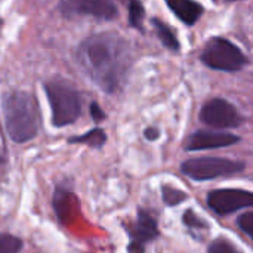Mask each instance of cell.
<instances>
[{
	"label": "cell",
	"mask_w": 253,
	"mask_h": 253,
	"mask_svg": "<svg viewBox=\"0 0 253 253\" xmlns=\"http://www.w3.org/2000/svg\"><path fill=\"white\" fill-rule=\"evenodd\" d=\"M144 138L147 139V141H157L159 138H160V130L157 129V127H153V126H150V127H147L145 130H144Z\"/></svg>",
	"instance_id": "cell-21"
},
{
	"label": "cell",
	"mask_w": 253,
	"mask_h": 253,
	"mask_svg": "<svg viewBox=\"0 0 253 253\" xmlns=\"http://www.w3.org/2000/svg\"><path fill=\"white\" fill-rule=\"evenodd\" d=\"M77 58L87 76L107 93L122 87L132 62L126 40L116 33L87 37L80 44Z\"/></svg>",
	"instance_id": "cell-1"
},
{
	"label": "cell",
	"mask_w": 253,
	"mask_h": 253,
	"mask_svg": "<svg viewBox=\"0 0 253 253\" xmlns=\"http://www.w3.org/2000/svg\"><path fill=\"white\" fill-rule=\"evenodd\" d=\"M170 10L187 25H193L203 15V6L194 0H165Z\"/></svg>",
	"instance_id": "cell-11"
},
{
	"label": "cell",
	"mask_w": 253,
	"mask_h": 253,
	"mask_svg": "<svg viewBox=\"0 0 253 253\" xmlns=\"http://www.w3.org/2000/svg\"><path fill=\"white\" fill-rule=\"evenodd\" d=\"M202 61L208 67L219 71H239L248 64L245 53L234 43L221 37L208 42L202 52Z\"/></svg>",
	"instance_id": "cell-5"
},
{
	"label": "cell",
	"mask_w": 253,
	"mask_h": 253,
	"mask_svg": "<svg viewBox=\"0 0 253 253\" xmlns=\"http://www.w3.org/2000/svg\"><path fill=\"white\" fill-rule=\"evenodd\" d=\"M246 163L225 157H197L188 159L181 165V172L193 181H211L243 172Z\"/></svg>",
	"instance_id": "cell-4"
},
{
	"label": "cell",
	"mask_w": 253,
	"mask_h": 253,
	"mask_svg": "<svg viewBox=\"0 0 253 253\" xmlns=\"http://www.w3.org/2000/svg\"><path fill=\"white\" fill-rule=\"evenodd\" d=\"M59 7L65 16L87 15L99 19H114L119 15L113 0H61Z\"/></svg>",
	"instance_id": "cell-9"
},
{
	"label": "cell",
	"mask_w": 253,
	"mask_h": 253,
	"mask_svg": "<svg viewBox=\"0 0 253 253\" xmlns=\"http://www.w3.org/2000/svg\"><path fill=\"white\" fill-rule=\"evenodd\" d=\"M209 253H242L237 248L236 245L225 239V237H218L215 239L211 245H209V249H208Z\"/></svg>",
	"instance_id": "cell-17"
},
{
	"label": "cell",
	"mask_w": 253,
	"mask_h": 253,
	"mask_svg": "<svg viewBox=\"0 0 253 253\" xmlns=\"http://www.w3.org/2000/svg\"><path fill=\"white\" fill-rule=\"evenodd\" d=\"M144 19V6L139 0H130L129 3V22L135 28H141V22Z\"/></svg>",
	"instance_id": "cell-18"
},
{
	"label": "cell",
	"mask_w": 253,
	"mask_h": 253,
	"mask_svg": "<svg viewBox=\"0 0 253 253\" xmlns=\"http://www.w3.org/2000/svg\"><path fill=\"white\" fill-rule=\"evenodd\" d=\"M153 25L157 31V36L159 39L162 40V43L168 47V49H172V50H178L179 49V42L173 33V30L170 27H168L163 21L160 19H153Z\"/></svg>",
	"instance_id": "cell-13"
},
{
	"label": "cell",
	"mask_w": 253,
	"mask_h": 253,
	"mask_svg": "<svg viewBox=\"0 0 253 253\" xmlns=\"http://www.w3.org/2000/svg\"><path fill=\"white\" fill-rule=\"evenodd\" d=\"M3 119L9 138L16 144L34 139L40 127V111L34 96L28 92L15 90L3 96Z\"/></svg>",
	"instance_id": "cell-2"
},
{
	"label": "cell",
	"mask_w": 253,
	"mask_h": 253,
	"mask_svg": "<svg viewBox=\"0 0 253 253\" xmlns=\"http://www.w3.org/2000/svg\"><path fill=\"white\" fill-rule=\"evenodd\" d=\"M237 225L239 228L249 237L253 239V212L252 211H248L245 213H242L239 218H237Z\"/></svg>",
	"instance_id": "cell-19"
},
{
	"label": "cell",
	"mask_w": 253,
	"mask_h": 253,
	"mask_svg": "<svg viewBox=\"0 0 253 253\" xmlns=\"http://www.w3.org/2000/svg\"><path fill=\"white\" fill-rule=\"evenodd\" d=\"M208 206L218 215L227 216L237 211L252 208L253 194L240 188H219L208 194Z\"/></svg>",
	"instance_id": "cell-7"
},
{
	"label": "cell",
	"mask_w": 253,
	"mask_h": 253,
	"mask_svg": "<svg viewBox=\"0 0 253 253\" xmlns=\"http://www.w3.org/2000/svg\"><path fill=\"white\" fill-rule=\"evenodd\" d=\"M46 96L52 111L55 127L73 125L82 114V99L76 89L61 82H49L44 86Z\"/></svg>",
	"instance_id": "cell-3"
},
{
	"label": "cell",
	"mask_w": 253,
	"mask_h": 253,
	"mask_svg": "<svg viewBox=\"0 0 253 253\" xmlns=\"http://www.w3.org/2000/svg\"><path fill=\"white\" fill-rule=\"evenodd\" d=\"M3 163V157H1V154H0V165Z\"/></svg>",
	"instance_id": "cell-22"
},
{
	"label": "cell",
	"mask_w": 253,
	"mask_h": 253,
	"mask_svg": "<svg viewBox=\"0 0 253 253\" xmlns=\"http://www.w3.org/2000/svg\"><path fill=\"white\" fill-rule=\"evenodd\" d=\"M24 248V243L19 237L0 233V253H19Z\"/></svg>",
	"instance_id": "cell-15"
},
{
	"label": "cell",
	"mask_w": 253,
	"mask_h": 253,
	"mask_svg": "<svg viewBox=\"0 0 253 253\" xmlns=\"http://www.w3.org/2000/svg\"><path fill=\"white\" fill-rule=\"evenodd\" d=\"M129 234V253H144L145 246L160 237L159 225L156 218L148 211L138 209L136 221L127 228Z\"/></svg>",
	"instance_id": "cell-8"
},
{
	"label": "cell",
	"mask_w": 253,
	"mask_h": 253,
	"mask_svg": "<svg viewBox=\"0 0 253 253\" xmlns=\"http://www.w3.org/2000/svg\"><path fill=\"white\" fill-rule=\"evenodd\" d=\"M182 222L187 228L190 230H197V231H205L209 228L208 222H205L194 211L191 209H187L182 215Z\"/></svg>",
	"instance_id": "cell-16"
},
{
	"label": "cell",
	"mask_w": 253,
	"mask_h": 253,
	"mask_svg": "<svg viewBox=\"0 0 253 253\" xmlns=\"http://www.w3.org/2000/svg\"><path fill=\"white\" fill-rule=\"evenodd\" d=\"M105 142H107V135H105V130L101 127L90 129L89 132H86L83 135L71 136L68 139V144H83L90 148H102Z\"/></svg>",
	"instance_id": "cell-12"
},
{
	"label": "cell",
	"mask_w": 253,
	"mask_h": 253,
	"mask_svg": "<svg viewBox=\"0 0 253 253\" xmlns=\"http://www.w3.org/2000/svg\"><path fill=\"white\" fill-rule=\"evenodd\" d=\"M200 120L213 129H234L243 123V117L237 108L222 98L208 101L200 111Z\"/></svg>",
	"instance_id": "cell-6"
},
{
	"label": "cell",
	"mask_w": 253,
	"mask_h": 253,
	"mask_svg": "<svg viewBox=\"0 0 253 253\" xmlns=\"http://www.w3.org/2000/svg\"><path fill=\"white\" fill-rule=\"evenodd\" d=\"M240 142V136L230 132L221 130H197L188 136L185 142L187 151H203V150H216L231 147Z\"/></svg>",
	"instance_id": "cell-10"
},
{
	"label": "cell",
	"mask_w": 253,
	"mask_h": 253,
	"mask_svg": "<svg viewBox=\"0 0 253 253\" xmlns=\"http://www.w3.org/2000/svg\"><path fill=\"white\" fill-rule=\"evenodd\" d=\"M90 117L93 119V122L95 123H101V122H104L105 120V113H104V110L99 107V104H96V102H92L90 104Z\"/></svg>",
	"instance_id": "cell-20"
},
{
	"label": "cell",
	"mask_w": 253,
	"mask_h": 253,
	"mask_svg": "<svg viewBox=\"0 0 253 253\" xmlns=\"http://www.w3.org/2000/svg\"><path fill=\"white\" fill-rule=\"evenodd\" d=\"M162 199H163V203L169 208H175L184 202L188 200V194L173 185H169V184H163L162 185Z\"/></svg>",
	"instance_id": "cell-14"
}]
</instances>
